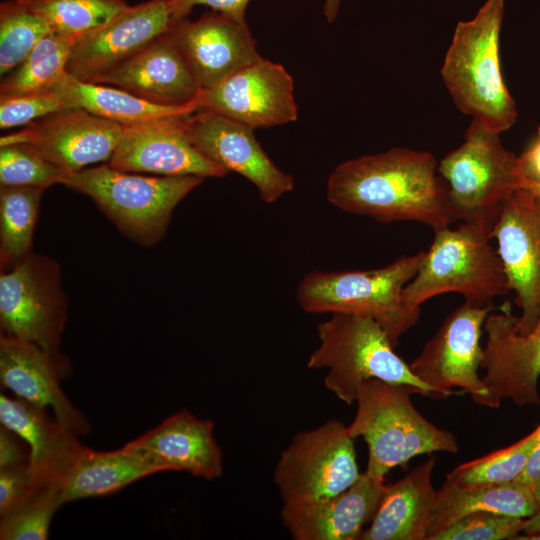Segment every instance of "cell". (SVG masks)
Here are the masks:
<instances>
[{
    "label": "cell",
    "mask_w": 540,
    "mask_h": 540,
    "mask_svg": "<svg viewBox=\"0 0 540 540\" xmlns=\"http://www.w3.org/2000/svg\"><path fill=\"white\" fill-rule=\"evenodd\" d=\"M435 157L396 147L338 165L327 180V200L377 221H415L434 231L458 221Z\"/></svg>",
    "instance_id": "cell-1"
},
{
    "label": "cell",
    "mask_w": 540,
    "mask_h": 540,
    "mask_svg": "<svg viewBox=\"0 0 540 540\" xmlns=\"http://www.w3.org/2000/svg\"><path fill=\"white\" fill-rule=\"evenodd\" d=\"M503 15L504 0H486L473 19L459 21L440 70L458 109L498 133L518 115L500 65Z\"/></svg>",
    "instance_id": "cell-2"
},
{
    "label": "cell",
    "mask_w": 540,
    "mask_h": 540,
    "mask_svg": "<svg viewBox=\"0 0 540 540\" xmlns=\"http://www.w3.org/2000/svg\"><path fill=\"white\" fill-rule=\"evenodd\" d=\"M317 331L320 344L310 355L307 366L327 368L324 385L344 403L353 404L360 384L368 379L405 385L415 394L442 399L395 353L386 331L374 318L333 314L318 325Z\"/></svg>",
    "instance_id": "cell-3"
},
{
    "label": "cell",
    "mask_w": 540,
    "mask_h": 540,
    "mask_svg": "<svg viewBox=\"0 0 540 540\" xmlns=\"http://www.w3.org/2000/svg\"><path fill=\"white\" fill-rule=\"evenodd\" d=\"M413 391L379 379L363 381L356 397L357 410L348 427L368 447L366 473L384 480L394 467L433 452H458L456 437L428 421L411 401Z\"/></svg>",
    "instance_id": "cell-4"
},
{
    "label": "cell",
    "mask_w": 540,
    "mask_h": 540,
    "mask_svg": "<svg viewBox=\"0 0 540 540\" xmlns=\"http://www.w3.org/2000/svg\"><path fill=\"white\" fill-rule=\"evenodd\" d=\"M413 279L402 291L403 305L420 313L426 300L448 292L464 296L476 306H493L496 297L508 294L509 287L497 252L486 227L463 222L457 228L434 231Z\"/></svg>",
    "instance_id": "cell-5"
},
{
    "label": "cell",
    "mask_w": 540,
    "mask_h": 540,
    "mask_svg": "<svg viewBox=\"0 0 540 540\" xmlns=\"http://www.w3.org/2000/svg\"><path fill=\"white\" fill-rule=\"evenodd\" d=\"M203 180L142 175L104 163L68 173L61 184L89 196L123 234L152 246L164 237L178 203Z\"/></svg>",
    "instance_id": "cell-6"
},
{
    "label": "cell",
    "mask_w": 540,
    "mask_h": 540,
    "mask_svg": "<svg viewBox=\"0 0 540 540\" xmlns=\"http://www.w3.org/2000/svg\"><path fill=\"white\" fill-rule=\"evenodd\" d=\"M424 252L404 256L372 270L311 271L297 288L300 307L309 313L353 314L374 318L395 347L420 313L408 310L402 291L416 275Z\"/></svg>",
    "instance_id": "cell-7"
},
{
    "label": "cell",
    "mask_w": 540,
    "mask_h": 540,
    "mask_svg": "<svg viewBox=\"0 0 540 540\" xmlns=\"http://www.w3.org/2000/svg\"><path fill=\"white\" fill-rule=\"evenodd\" d=\"M437 169L458 220L491 233L504 202L520 188L518 156L503 147L500 133L474 119L463 143L445 155Z\"/></svg>",
    "instance_id": "cell-8"
},
{
    "label": "cell",
    "mask_w": 540,
    "mask_h": 540,
    "mask_svg": "<svg viewBox=\"0 0 540 540\" xmlns=\"http://www.w3.org/2000/svg\"><path fill=\"white\" fill-rule=\"evenodd\" d=\"M354 439L348 427L335 419L298 432L274 470L283 504L326 499L353 485L361 475Z\"/></svg>",
    "instance_id": "cell-9"
},
{
    "label": "cell",
    "mask_w": 540,
    "mask_h": 540,
    "mask_svg": "<svg viewBox=\"0 0 540 540\" xmlns=\"http://www.w3.org/2000/svg\"><path fill=\"white\" fill-rule=\"evenodd\" d=\"M59 264L31 252L0 275L1 334L59 354L68 317Z\"/></svg>",
    "instance_id": "cell-10"
},
{
    "label": "cell",
    "mask_w": 540,
    "mask_h": 540,
    "mask_svg": "<svg viewBox=\"0 0 540 540\" xmlns=\"http://www.w3.org/2000/svg\"><path fill=\"white\" fill-rule=\"evenodd\" d=\"M494 306L468 302L454 309L420 354L409 364L413 374L438 392L442 399L458 388L477 404L490 407L489 391L478 374L484 358L482 327Z\"/></svg>",
    "instance_id": "cell-11"
},
{
    "label": "cell",
    "mask_w": 540,
    "mask_h": 540,
    "mask_svg": "<svg viewBox=\"0 0 540 540\" xmlns=\"http://www.w3.org/2000/svg\"><path fill=\"white\" fill-rule=\"evenodd\" d=\"M497 254L515 303L520 333H528L540 320V210L538 199L519 188L504 202L493 226Z\"/></svg>",
    "instance_id": "cell-12"
},
{
    "label": "cell",
    "mask_w": 540,
    "mask_h": 540,
    "mask_svg": "<svg viewBox=\"0 0 540 540\" xmlns=\"http://www.w3.org/2000/svg\"><path fill=\"white\" fill-rule=\"evenodd\" d=\"M124 125L70 107L40 118L0 138V146L22 143L37 151L65 174L108 162Z\"/></svg>",
    "instance_id": "cell-13"
},
{
    "label": "cell",
    "mask_w": 540,
    "mask_h": 540,
    "mask_svg": "<svg viewBox=\"0 0 540 540\" xmlns=\"http://www.w3.org/2000/svg\"><path fill=\"white\" fill-rule=\"evenodd\" d=\"M182 123L203 155L249 180L264 202L273 203L293 189V177L269 158L252 127L203 108L184 115Z\"/></svg>",
    "instance_id": "cell-14"
},
{
    "label": "cell",
    "mask_w": 540,
    "mask_h": 540,
    "mask_svg": "<svg viewBox=\"0 0 540 540\" xmlns=\"http://www.w3.org/2000/svg\"><path fill=\"white\" fill-rule=\"evenodd\" d=\"M200 108L249 127H271L297 119L294 84L279 63L260 57L213 88L201 90Z\"/></svg>",
    "instance_id": "cell-15"
},
{
    "label": "cell",
    "mask_w": 540,
    "mask_h": 540,
    "mask_svg": "<svg viewBox=\"0 0 540 540\" xmlns=\"http://www.w3.org/2000/svg\"><path fill=\"white\" fill-rule=\"evenodd\" d=\"M175 21L169 0L129 5L106 23L77 38L68 59L67 73L93 82L167 32Z\"/></svg>",
    "instance_id": "cell-16"
},
{
    "label": "cell",
    "mask_w": 540,
    "mask_h": 540,
    "mask_svg": "<svg viewBox=\"0 0 540 540\" xmlns=\"http://www.w3.org/2000/svg\"><path fill=\"white\" fill-rule=\"evenodd\" d=\"M484 329L487 340L481 368L490 408H498L505 398L519 406L539 405L540 320L532 331L520 333L517 317L503 307L501 313L487 316Z\"/></svg>",
    "instance_id": "cell-17"
},
{
    "label": "cell",
    "mask_w": 540,
    "mask_h": 540,
    "mask_svg": "<svg viewBox=\"0 0 540 540\" xmlns=\"http://www.w3.org/2000/svg\"><path fill=\"white\" fill-rule=\"evenodd\" d=\"M183 116L124 125L120 141L107 164L122 171L158 176L206 178L228 174L224 167L207 158L191 143L182 123Z\"/></svg>",
    "instance_id": "cell-18"
},
{
    "label": "cell",
    "mask_w": 540,
    "mask_h": 540,
    "mask_svg": "<svg viewBox=\"0 0 540 540\" xmlns=\"http://www.w3.org/2000/svg\"><path fill=\"white\" fill-rule=\"evenodd\" d=\"M169 32L202 90L261 57L246 21L214 10L194 21L179 19Z\"/></svg>",
    "instance_id": "cell-19"
},
{
    "label": "cell",
    "mask_w": 540,
    "mask_h": 540,
    "mask_svg": "<svg viewBox=\"0 0 540 540\" xmlns=\"http://www.w3.org/2000/svg\"><path fill=\"white\" fill-rule=\"evenodd\" d=\"M68 369V361L60 353L53 354L34 343L1 334V386L29 403L52 408L62 425L83 436L90 431V425L60 385Z\"/></svg>",
    "instance_id": "cell-20"
},
{
    "label": "cell",
    "mask_w": 540,
    "mask_h": 540,
    "mask_svg": "<svg viewBox=\"0 0 540 540\" xmlns=\"http://www.w3.org/2000/svg\"><path fill=\"white\" fill-rule=\"evenodd\" d=\"M158 473L183 471L205 480L223 472L222 452L214 437V422L182 409L125 444Z\"/></svg>",
    "instance_id": "cell-21"
},
{
    "label": "cell",
    "mask_w": 540,
    "mask_h": 540,
    "mask_svg": "<svg viewBox=\"0 0 540 540\" xmlns=\"http://www.w3.org/2000/svg\"><path fill=\"white\" fill-rule=\"evenodd\" d=\"M93 82L115 86L165 106L193 103L202 90L169 30Z\"/></svg>",
    "instance_id": "cell-22"
},
{
    "label": "cell",
    "mask_w": 540,
    "mask_h": 540,
    "mask_svg": "<svg viewBox=\"0 0 540 540\" xmlns=\"http://www.w3.org/2000/svg\"><path fill=\"white\" fill-rule=\"evenodd\" d=\"M386 485L361 473L343 492L318 501L283 504L281 520L295 540H358L376 514Z\"/></svg>",
    "instance_id": "cell-23"
},
{
    "label": "cell",
    "mask_w": 540,
    "mask_h": 540,
    "mask_svg": "<svg viewBox=\"0 0 540 540\" xmlns=\"http://www.w3.org/2000/svg\"><path fill=\"white\" fill-rule=\"evenodd\" d=\"M1 425L15 432L29 448V471L39 488L61 484L83 445L78 435L51 418L47 408L19 397L0 395Z\"/></svg>",
    "instance_id": "cell-24"
},
{
    "label": "cell",
    "mask_w": 540,
    "mask_h": 540,
    "mask_svg": "<svg viewBox=\"0 0 540 540\" xmlns=\"http://www.w3.org/2000/svg\"><path fill=\"white\" fill-rule=\"evenodd\" d=\"M434 466L435 458L429 457L386 485L375 516L358 540H426L437 499Z\"/></svg>",
    "instance_id": "cell-25"
},
{
    "label": "cell",
    "mask_w": 540,
    "mask_h": 540,
    "mask_svg": "<svg viewBox=\"0 0 540 540\" xmlns=\"http://www.w3.org/2000/svg\"><path fill=\"white\" fill-rule=\"evenodd\" d=\"M478 511L528 518L540 512L532 486L517 481L462 487L445 481L437 490L436 505L426 540L461 517Z\"/></svg>",
    "instance_id": "cell-26"
},
{
    "label": "cell",
    "mask_w": 540,
    "mask_h": 540,
    "mask_svg": "<svg viewBox=\"0 0 540 540\" xmlns=\"http://www.w3.org/2000/svg\"><path fill=\"white\" fill-rule=\"evenodd\" d=\"M155 473L125 445L113 451L83 446L62 479V503L109 495Z\"/></svg>",
    "instance_id": "cell-27"
},
{
    "label": "cell",
    "mask_w": 540,
    "mask_h": 540,
    "mask_svg": "<svg viewBox=\"0 0 540 540\" xmlns=\"http://www.w3.org/2000/svg\"><path fill=\"white\" fill-rule=\"evenodd\" d=\"M52 90L69 108H82L98 117L121 125H133L164 117L185 115L200 109L198 100L183 106L159 105L124 89L83 81L67 72Z\"/></svg>",
    "instance_id": "cell-28"
},
{
    "label": "cell",
    "mask_w": 540,
    "mask_h": 540,
    "mask_svg": "<svg viewBox=\"0 0 540 540\" xmlns=\"http://www.w3.org/2000/svg\"><path fill=\"white\" fill-rule=\"evenodd\" d=\"M44 190L31 186H1V271L10 269L32 252L33 233Z\"/></svg>",
    "instance_id": "cell-29"
},
{
    "label": "cell",
    "mask_w": 540,
    "mask_h": 540,
    "mask_svg": "<svg viewBox=\"0 0 540 540\" xmlns=\"http://www.w3.org/2000/svg\"><path fill=\"white\" fill-rule=\"evenodd\" d=\"M79 36L48 33L16 68L2 77L0 95L52 90L67 72Z\"/></svg>",
    "instance_id": "cell-30"
},
{
    "label": "cell",
    "mask_w": 540,
    "mask_h": 540,
    "mask_svg": "<svg viewBox=\"0 0 540 540\" xmlns=\"http://www.w3.org/2000/svg\"><path fill=\"white\" fill-rule=\"evenodd\" d=\"M539 440L540 422L516 443L457 466L446 475V481L462 487L513 482L523 472Z\"/></svg>",
    "instance_id": "cell-31"
},
{
    "label": "cell",
    "mask_w": 540,
    "mask_h": 540,
    "mask_svg": "<svg viewBox=\"0 0 540 540\" xmlns=\"http://www.w3.org/2000/svg\"><path fill=\"white\" fill-rule=\"evenodd\" d=\"M46 20L22 0L0 4V74L16 68L48 33Z\"/></svg>",
    "instance_id": "cell-32"
},
{
    "label": "cell",
    "mask_w": 540,
    "mask_h": 540,
    "mask_svg": "<svg viewBox=\"0 0 540 540\" xmlns=\"http://www.w3.org/2000/svg\"><path fill=\"white\" fill-rule=\"evenodd\" d=\"M53 32L81 35L101 26L129 5L124 0H22Z\"/></svg>",
    "instance_id": "cell-33"
},
{
    "label": "cell",
    "mask_w": 540,
    "mask_h": 540,
    "mask_svg": "<svg viewBox=\"0 0 540 540\" xmlns=\"http://www.w3.org/2000/svg\"><path fill=\"white\" fill-rule=\"evenodd\" d=\"M66 174L22 143L0 146V186L48 188L61 184Z\"/></svg>",
    "instance_id": "cell-34"
},
{
    "label": "cell",
    "mask_w": 540,
    "mask_h": 540,
    "mask_svg": "<svg viewBox=\"0 0 540 540\" xmlns=\"http://www.w3.org/2000/svg\"><path fill=\"white\" fill-rule=\"evenodd\" d=\"M62 504L61 484L41 490L13 513L0 519V539H47L52 517Z\"/></svg>",
    "instance_id": "cell-35"
},
{
    "label": "cell",
    "mask_w": 540,
    "mask_h": 540,
    "mask_svg": "<svg viewBox=\"0 0 540 540\" xmlns=\"http://www.w3.org/2000/svg\"><path fill=\"white\" fill-rule=\"evenodd\" d=\"M525 523L526 518L478 511L456 520L431 540H516Z\"/></svg>",
    "instance_id": "cell-36"
},
{
    "label": "cell",
    "mask_w": 540,
    "mask_h": 540,
    "mask_svg": "<svg viewBox=\"0 0 540 540\" xmlns=\"http://www.w3.org/2000/svg\"><path fill=\"white\" fill-rule=\"evenodd\" d=\"M69 108L53 90L0 95V128L26 126Z\"/></svg>",
    "instance_id": "cell-37"
},
{
    "label": "cell",
    "mask_w": 540,
    "mask_h": 540,
    "mask_svg": "<svg viewBox=\"0 0 540 540\" xmlns=\"http://www.w3.org/2000/svg\"><path fill=\"white\" fill-rule=\"evenodd\" d=\"M43 489L33 481L28 464L1 468L0 519L13 513Z\"/></svg>",
    "instance_id": "cell-38"
},
{
    "label": "cell",
    "mask_w": 540,
    "mask_h": 540,
    "mask_svg": "<svg viewBox=\"0 0 540 540\" xmlns=\"http://www.w3.org/2000/svg\"><path fill=\"white\" fill-rule=\"evenodd\" d=\"M169 2L176 20L187 17L195 6L204 5L234 19L246 21L245 13L250 0H169Z\"/></svg>",
    "instance_id": "cell-39"
},
{
    "label": "cell",
    "mask_w": 540,
    "mask_h": 540,
    "mask_svg": "<svg viewBox=\"0 0 540 540\" xmlns=\"http://www.w3.org/2000/svg\"><path fill=\"white\" fill-rule=\"evenodd\" d=\"M29 463V448L15 432L0 425V469Z\"/></svg>",
    "instance_id": "cell-40"
},
{
    "label": "cell",
    "mask_w": 540,
    "mask_h": 540,
    "mask_svg": "<svg viewBox=\"0 0 540 540\" xmlns=\"http://www.w3.org/2000/svg\"><path fill=\"white\" fill-rule=\"evenodd\" d=\"M520 188L540 185V126L533 141L518 156Z\"/></svg>",
    "instance_id": "cell-41"
},
{
    "label": "cell",
    "mask_w": 540,
    "mask_h": 540,
    "mask_svg": "<svg viewBox=\"0 0 540 540\" xmlns=\"http://www.w3.org/2000/svg\"><path fill=\"white\" fill-rule=\"evenodd\" d=\"M515 481L528 486H533L540 481V440L532 451L523 472Z\"/></svg>",
    "instance_id": "cell-42"
},
{
    "label": "cell",
    "mask_w": 540,
    "mask_h": 540,
    "mask_svg": "<svg viewBox=\"0 0 540 540\" xmlns=\"http://www.w3.org/2000/svg\"><path fill=\"white\" fill-rule=\"evenodd\" d=\"M342 0H324L323 14L328 22H333L338 13Z\"/></svg>",
    "instance_id": "cell-43"
},
{
    "label": "cell",
    "mask_w": 540,
    "mask_h": 540,
    "mask_svg": "<svg viewBox=\"0 0 540 540\" xmlns=\"http://www.w3.org/2000/svg\"><path fill=\"white\" fill-rule=\"evenodd\" d=\"M532 490H533L535 499L538 503V506L540 507V481L532 486Z\"/></svg>",
    "instance_id": "cell-44"
},
{
    "label": "cell",
    "mask_w": 540,
    "mask_h": 540,
    "mask_svg": "<svg viewBox=\"0 0 540 540\" xmlns=\"http://www.w3.org/2000/svg\"><path fill=\"white\" fill-rule=\"evenodd\" d=\"M523 189L530 191L533 195L540 198V185H533Z\"/></svg>",
    "instance_id": "cell-45"
},
{
    "label": "cell",
    "mask_w": 540,
    "mask_h": 540,
    "mask_svg": "<svg viewBox=\"0 0 540 540\" xmlns=\"http://www.w3.org/2000/svg\"><path fill=\"white\" fill-rule=\"evenodd\" d=\"M537 199H538V206H539V210H540V198L537 197Z\"/></svg>",
    "instance_id": "cell-46"
}]
</instances>
